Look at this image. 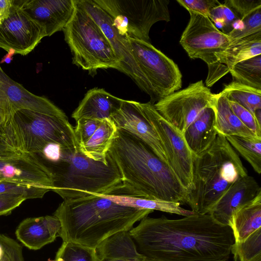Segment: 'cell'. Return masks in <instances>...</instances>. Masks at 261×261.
I'll list each match as a JSON object with an SVG mask.
<instances>
[{"label": "cell", "instance_id": "1", "mask_svg": "<svg viewBox=\"0 0 261 261\" xmlns=\"http://www.w3.org/2000/svg\"><path fill=\"white\" fill-rule=\"evenodd\" d=\"M128 232L141 253L156 261H227L234 243L231 228L209 214L146 216Z\"/></svg>", "mask_w": 261, "mask_h": 261}, {"label": "cell", "instance_id": "2", "mask_svg": "<svg viewBox=\"0 0 261 261\" xmlns=\"http://www.w3.org/2000/svg\"><path fill=\"white\" fill-rule=\"evenodd\" d=\"M108 153L118 167L123 184L108 195L187 203L188 191L168 164L138 138L117 128Z\"/></svg>", "mask_w": 261, "mask_h": 261}, {"label": "cell", "instance_id": "3", "mask_svg": "<svg viewBox=\"0 0 261 261\" xmlns=\"http://www.w3.org/2000/svg\"><path fill=\"white\" fill-rule=\"evenodd\" d=\"M153 211L118 204L102 196L91 194L64 200L54 215L60 221L59 237L95 249L105 239L119 231H128L135 223Z\"/></svg>", "mask_w": 261, "mask_h": 261}, {"label": "cell", "instance_id": "4", "mask_svg": "<svg viewBox=\"0 0 261 261\" xmlns=\"http://www.w3.org/2000/svg\"><path fill=\"white\" fill-rule=\"evenodd\" d=\"M247 175L238 153L218 134L205 150L193 156L192 186L186 204L195 213L208 214L228 189Z\"/></svg>", "mask_w": 261, "mask_h": 261}, {"label": "cell", "instance_id": "5", "mask_svg": "<svg viewBox=\"0 0 261 261\" xmlns=\"http://www.w3.org/2000/svg\"><path fill=\"white\" fill-rule=\"evenodd\" d=\"M108 161H96L79 148L72 153L62 148L59 159L44 164L50 171L53 191L64 200L91 194L108 195L120 189L122 179L114 161L107 153Z\"/></svg>", "mask_w": 261, "mask_h": 261}, {"label": "cell", "instance_id": "6", "mask_svg": "<svg viewBox=\"0 0 261 261\" xmlns=\"http://www.w3.org/2000/svg\"><path fill=\"white\" fill-rule=\"evenodd\" d=\"M8 126L21 153L36 154L49 143L58 144L72 153L79 148L74 127L66 116L20 109L13 114Z\"/></svg>", "mask_w": 261, "mask_h": 261}, {"label": "cell", "instance_id": "7", "mask_svg": "<svg viewBox=\"0 0 261 261\" xmlns=\"http://www.w3.org/2000/svg\"><path fill=\"white\" fill-rule=\"evenodd\" d=\"M73 15L63 30L72 54V62L89 72L99 68L118 70L119 61L110 42L79 0Z\"/></svg>", "mask_w": 261, "mask_h": 261}, {"label": "cell", "instance_id": "8", "mask_svg": "<svg viewBox=\"0 0 261 261\" xmlns=\"http://www.w3.org/2000/svg\"><path fill=\"white\" fill-rule=\"evenodd\" d=\"M130 52L137 64L139 87L154 104L181 88L182 75L177 64L150 42L127 38Z\"/></svg>", "mask_w": 261, "mask_h": 261}, {"label": "cell", "instance_id": "9", "mask_svg": "<svg viewBox=\"0 0 261 261\" xmlns=\"http://www.w3.org/2000/svg\"><path fill=\"white\" fill-rule=\"evenodd\" d=\"M112 18L122 36L150 42L149 31L159 21H169L168 0H94Z\"/></svg>", "mask_w": 261, "mask_h": 261}, {"label": "cell", "instance_id": "10", "mask_svg": "<svg viewBox=\"0 0 261 261\" xmlns=\"http://www.w3.org/2000/svg\"><path fill=\"white\" fill-rule=\"evenodd\" d=\"M138 105L160 139L168 166L189 192L192 186L193 154L182 133L165 120L150 101L138 102Z\"/></svg>", "mask_w": 261, "mask_h": 261}, {"label": "cell", "instance_id": "11", "mask_svg": "<svg viewBox=\"0 0 261 261\" xmlns=\"http://www.w3.org/2000/svg\"><path fill=\"white\" fill-rule=\"evenodd\" d=\"M214 95L200 80L165 97L154 107L165 120L183 134L206 108L214 106Z\"/></svg>", "mask_w": 261, "mask_h": 261}, {"label": "cell", "instance_id": "12", "mask_svg": "<svg viewBox=\"0 0 261 261\" xmlns=\"http://www.w3.org/2000/svg\"><path fill=\"white\" fill-rule=\"evenodd\" d=\"M189 21L179 43L192 59H200L208 67L218 62L216 56L224 51L232 39L219 30L206 16L189 11Z\"/></svg>", "mask_w": 261, "mask_h": 261}, {"label": "cell", "instance_id": "13", "mask_svg": "<svg viewBox=\"0 0 261 261\" xmlns=\"http://www.w3.org/2000/svg\"><path fill=\"white\" fill-rule=\"evenodd\" d=\"M45 37L44 28L23 10L20 1L14 0L9 16L0 24V48L25 56Z\"/></svg>", "mask_w": 261, "mask_h": 261}, {"label": "cell", "instance_id": "14", "mask_svg": "<svg viewBox=\"0 0 261 261\" xmlns=\"http://www.w3.org/2000/svg\"><path fill=\"white\" fill-rule=\"evenodd\" d=\"M20 109L60 116H66L48 98L36 95L13 81L0 65V125H7L13 115Z\"/></svg>", "mask_w": 261, "mask_h": 261}, {"label": "cell", "instance_id": "15", "mask_svg": "<svg viewBox=\"0 0 261 261\" xmlns=\"http://www.w3.org/2000/svg\"><path fill=\"white\" fill-rule=\"evenodd\" d=\"M0 180L53 189L50 171L31 153L0 157Z\"/></svg>", "mask_w": 261, "mask_h": 261}, {"label": "cell", "instance_id": "16", "mask_svg": "<svg viewBox=\"0 0 261 261\" xmlns=\"http://www.w3.org/2000/svg\"><path fill=\"white\" fill-rule=\"evenodd\" d=\"M87 13L97 23L110 42L119 61L118 70L127 74L137 83L139 74L129 48L127 38L121 36L113 25L110 16L94 0H79Z\"/></svg>", "mask_w": 261, "mask_h": 261}, {"label": "cell", "instance_id": "17", "mask_svg": "<svg viewBox=\"0 0 261 261\" xmlns=\"http://www.w3.org/2000/svg\"><path fill=\"white\" fill-rule=\"evenodd\" d=\"M111 120L117 128L124 130L144 142L162 161L166 156L157 135L141 112L138 102L123 99Z\"/></svg>", "mask_w": 261, "mask_h": 261}, {"label": "cell", "instance_id": "18", "mask_svg": "<svg viewBox=\"0 0 261 261\" xmlns=\"http://www.w3.org/2000/svg\"><path fill=\"white\" fill-rule=\"evenodd\" d=\"M23 10L45 30L46 36L63 31L74 10V0H21Z\"/></svg>", "mask_w": 261, "mask_h": 261}, {"label": "cell", "instance_id": "19", "mask_svg": "<svg viewBox=\"0 0 261 261\" xmlns=\"http://www.w3.org/2000/svg\"><path fill=\"white\" fill-rule=\"evenodd\" d=\"M261 192L255 179L249 175L234 183L208 213L217 222L230 227L231 217L239 207L253 199Z\"/></svg>", "mask_w": 261, "mask_h": 261}, {"label": "cell", "instance_id": "20", "mask_svg": "<svg viewBox=\"0 0 261 261\" xmlns=\"http://www.w3.org/2000/svg\"><path fill=\"white\" fill-rule=\"evenodd\" d=\"M61 224L54 216L28 218L16 228L17 240L30 249L37 250L53 242L59 237Z\"/></svg>", "mask_w": 261, "mask_h": 261}, {"label": "cell", "instance_id": "21", "mask_svg": "<svg viewBox=\"0 0 261 261\" xmlns=\"http://www.w3.org/2000/svg\"><path fill=\"white\" fill-rule=\"evenodd\" d=\"M122 100L103 89L93 88L86 93L71 116L76 121L81 118L111 119Z\"/></svg>", "mask_w": 261, "mask_h": 261}, {"label": "cell", "instance_id": "22", "mask_svg": "<svg viewBox=\"0 0 261 261\" xmlns=\"http://www.w3.org/2000/svg\"><path fill=\"white\" fill-rule=\"evenodd\" d=\"M214 106L206 108L182 134L193 156L197 155L205 150L218 134L215 128Z\"/></svg>", "mask_w": 261, "mask_h": 261}, {"label": "cell", "instance_id": "23", "mask_svg": "<svg viewBox=\"0 0 261 261\" xmlns=\"http://www.w3.org/2000/svg\"><path fill=\"white\" fill-rule=\"evenodd\" d=\"M99 261H143L128 231L118 232L102 241L95 248Z\"/></svg>", "mask_w": 261, "mask_h": 261}, {"label": "cell", "instance_id": "24", "mask_svg": "<svg viewBox=\"0 0 261 261\" xmlns=\"http://www.w3.org/2000/svg\"><path fill=\"white\" fill-rule=\"evenodd\" d=\"M234 244H238L261 228V192L233 214L230 225Z\"/></svg>", "mask_w": 261, "mask_h": 261}, {"label": "cell", "instance_id": "25", "mask_svg": "<svg viewBox=\"0 0 261 261\" xmlns=\"http://www.w3.org/2000/svg\"><path fill=\"white\" fill-rule=\"evenodd\" d=\"M215 128L218 134L224 136H239L251 139H261L248 128L233 113L228 99L221 92L214 95Z\"/></svg>", "mask_w": 261, "mask_h": 261}, {"label": "cell", "instance_id": "26", "mask_svg": "<svg viewBox=\"0 0 261 261\" xmlns=\"http://www.w3.org/2000/svg\"><path fill=\"white\" fill-rule=\"evenodd\" d=\"M261 55V32L233 40L229 46L216 56L219 63L228 70L236 64Z\"/></svg>", "mask_w": 261, "mask_h": 261}, {"label": "cell", "instance_id": "27", "mask_svg": "<svg viewBox=\"0 0 261 261\" xmlns=\"http://www.w3.org/2000/svg\"><path fill=\"white\" fill-rule=\"evenodd\" d=\"M117 130L116 126L111 119L103 120L90 139L79 146L80 150L90 159L107 163V153Z\"/></svg>", "mask_w": 261, "mask_h": 261}, {"label": "cell", "instance_id": "28", "mask_svg": "<svg viewBox=\"0 0 261 261\" xmlns=\"http://www.w3.org/2000/svg\"><path fill=\"white\" fill-rule=\"evenodd\" d=\"M114 202L120 205L142 210H156L183 216H188L194 213L192 210L185 209L177 202L152 200L128 196L101 195Z\"/></svg>", "mask_w": 261, "mask_h": 261}, {"label": "cell", "instance_id": "29", "mask_svg": "<svg viewBox=\"0 0 261 261\" xmlns=\"http://www.w3.org/2000/svg\"><path fill=\"white\" fill-rule=\"evenodd\" d=\"M221 93L228 100L239 103L253 115L261 109V90L233 81L225 85Z\"/></svg>", "mask_w": 261, "mask_h": 261}, {"label": "cell", "instance_id": "30", "mask_svg": "<svg viewBox=\"0 0 261 261\" xmlns=\"http://www.w3.org/2000/svg\"><path fill=\"white\" fill-rule=\"evenodd\" d=\"M236 151L239 153L258 174L261 173V139L239 136H225Z\"/></svg>", "mask_w": 261, "mask_h": 261}, {"label": "cell", "instance_id": "31", "mask_svg": "<svg viewBox=\"0 0 261 261\" xmlns=\"http://www.w3.org/2000/svg\"><path fill=\"white\" fill-rule=\"evenodd\" d=\"M229 72L235 81L261 90V55L236 64Z\"/></svg>", "mask_w": 261, "mask_h": 261}, {"label": "cell", "instance_id": "32", "mask_svg": "<svg viewBox=\"0 0 261 261\" xmlns=\"http://www.w3.org/2000/svg\"><path fill=\"white\" fill-rule=\"evenodd\" d=\"M231 252L234 261H261V228L243 241L238 244L233 243Z\"/></svg>", "mask_w": 261, "mask_h": 261}, {"label": "cell", "instance_id": "33", "mask_svg": "<svg viewBox=\"0 0 261 261\" xmlns=\"http://www.w3.org/2000/svg\"><path fill=\"white\" fill-rule=\"evenodd\" d=\"M55 257L64 261H99L95 249L71 242L63 241Z\"/></svg>", "mask_w": 261, "mask_h": 261}, {"label": "cell", "instance_id": "34", "mask_svg": "<svg viewBox=\"0 0 261 261\" xmlns=\"http://www.w3.org/2000/svg\"><path fill=\"white\" fill-rule=\"evenodd\" d=\"M208 17L222 30V32L227 34L233 29L241 28L242 21L233 12L224 4H220L213 8L210 11Z\"/></svg>", "mask_w": 261, "mask_h": 261}, {"label": "cell", "instance_id": "35", "mask_svg": "<svg viewBox=\"0 0 261 261\" xmlns=\"http://www.w3.org/2000/svg\"><path fill=\"white\" fill-rule=\"evenodd\" d=\"M50 191L49 189L44 187L0 180V195L13 193L23 195L27 199L40 198Z\"/></svg>", "mask_w": 261, "mask_h": 261}, {"label": "cell", "instance_id": "36", "mask_svg": "<svg viewBox=\"0 0 261 261\" xmlns=\"http://www.w3.org/2000/svg\"><path fill=\"white\" fill-rule=\"evenodd\" d=\"M241 21L242 26L240 29H233L226 34L232 40L261 32V8L253 12Z\"/></svg>", "mask_w": 261, "mask_h": 261}, {"label": "cell", "instance_id": "37", "mask_svg": "<svg viewBox=\"0 0 261 261\" xmlns=\"http://www.w3.org/2000/svg\"><path fill=\"white\" fill-rule=\"evenodd\" d=\"M103 120L81 118L76 121L74 128L76 141L81 146L87 142L100 125Z\"/></svg>", "mask_w": 261, "mask_h": 261}, {"label": "cell", "instance_id": "38", "mask_svg": "<svg viewBox=\"0 0 261 261\" xmlns=\"http://www.w3.org/2000/svg\"><path fill=\"white\" fill-rule=\"evenodd\" d=\"M228 7L241 21L257 9L261 8V0H226Z\"/></svg>", "mask_w": 261, "mask_h": 261}, {"label": "cell", "instance_id": "39", "mask_svg": "<svg viewBox=\"0 0 261 261\" xmlns=\"http://www.w3.org/2000/svg\"><path fill=\"white\" fill-rule=\"evenodd\" d=\"M228 102L231 110L241 121L258 137L261 138V126L257 122L254 116L239 103L229 100Z\"/></svg>", "mask_w": 261, "mask_h": 261}, {"label": "cell", "instance_id": "40", "mask_svg": "<svg viewBox=\"0 0 261 261\" xmlns=\"http://www.w3.org/2000/svg\"><path fill=\"white\" fill-rule=\"evenodd\" d=\"M188 11L199 13L208 17L210 10L220 3L217 0H176Z\"/></svg>", "mask_w": 261, "mask_h": 261}, {"label": "cell", "instance_id": "41", "mask_svg": "<svg viewBox=\"0 0 261 261\" xmlns=\"http://www.w3.org/2000/svg\"><path fill=\"white\" fill-rule=\"evenodd\" d=\"M22 153L17 148L8 125H0V157Z\"/></svg>", "mask_w": 261, "mask_h": 261}, {"label": "cell", "instance_id": "42", "mask_svg": "<svg viewBox=\"0 0 261 261\" xmlns=\"http://www.w3.org/2000/svg\"><path fill=\"white\" fill-rule=\"evenodd\" d=\"M0 244L11 261H24L22 246L15 240L0 233Z\"/></svg>", "mask_w": 261, "mask_h": 261}, {"label": "cell", "instance_id": "43", "mask_svg": "<svg viewBox=\"0 0 261 261\" xmlns=\"http://www.w3.org/2000/svg\"><path fill=\"white\" fill-rule=\"evenodd\" d=\"M26 197L18 194H3L0 195V216L9 215L19 206Z\"/></svg>", "mask_w": 261, "mask_h": 261}, {"label": "cell", "instance_id": "44", "mask_svg": "<svg viewBox=\"0 0 261 261\" xmlns=\"http://www.w3.org/2000/svg\"><path fill=\"white\" fill-rule=\"evenodd\" d=\"M14 0H0V24L8 18Z\"/></svg>", "mask_w": 261, "mask_h": 261}, {"label": "cell", "instance_id": "45", "mask_svg": "<svg viewBox=\"0 0 261 261\" xmlns=\"http://www.w3.org/2000/svg\"><path fill=\"white\" fill-rule=\"evenodd\" d=\"M0 261H11V260L5 252L2 256H0Z\"/></svg>", "mask_w": 261, "mask_h": 261}, {"label": "cell", "instance_id": "46", "mask_svg": "<svg viewBox=\"0 0 261 261\" xmlns=\"http://www.w3.org/2000/svg\"><path fill=\"white\" fill-rule=\"evenodd\" d=\"M143 261H156V260H153V259H150V258H149L146 257Z\"/></svg>", "mask_w": 261, "mask_h": 261}]
</instances>
